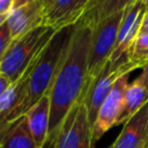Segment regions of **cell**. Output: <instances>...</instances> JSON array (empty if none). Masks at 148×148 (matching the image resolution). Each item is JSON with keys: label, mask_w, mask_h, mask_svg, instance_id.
I'll return each mask as SVG.
<instances>
[{"label": "cell", "mask_w": 148, "mask_h": 148, "mask_svg": "<svg viewBox=\"0 0 148 148\" xmlns=\"http://www.w3.org/2000/svg\"><path fill=\"white\" fill-rule=\"evenodd\" d=\"M90 34L91 30L83 20L74 25L66 54L49 92L50 126L46 143L53 142L67 113L86 95Z\"/></svg>", "instance_id": "6da1fadb"}, {"label": "cell", "mask_w": 148, "mask_h": 148, "mask_svg": "<svg viewBox=\"0 0 148 148\" xmlns=\"http://www.w3.org/2000/svg\"><path fill=\"white\" fill-rule=\"evenodd\" d=\"M73 30L74 27H68L64 30L57 31L45 45L30 72L24 101L10 113L6 123L24 116L25 112L42 97L49 95L56 74L66 54Z\"/></svg>", "instance_id": "7a4b0ae2"}, {"label": "cell", "mask_w": 148, "mask_h": 148, "mask_svg": "<svg viewBox=\"0 0 148 148\" xmlns=\"http://www.w3.org/2000/svg\"><path fill=\"white\" fill-rule=\"evenodd\" d=\"M54 34V30L42 25L13 39L0 62V75L15 82L39 56Z\"/></svg>", "instance_id": "3957f363"}, {"label": "cell", "mask_w": 148, "mask_h": 148, "mask_svg": "<svg viewBox=\"0 0 148 148\" xmlns=\"http://www.w3.org/2000/svg\"><path fill=\"white\" fill-rule=\"evenodd\" d=\"M124 12V10H123ZM123 12L97 23L90 30V46L88 59V86L98 76L105 64L110 60L116 47L119 24Z\"/></svg>", "instance_id": "277c9868"}, {"label": "cell", "mask_w": 148, "mask_h": 148, "mask_svg": "<svg viewBox=\"0 0 148 148\" xmlns=\"http://www.w3.org/2000/svg\"><path fill=\"white\" fill-rule=\"evenodd\" d=\"M52 148H95L84 96L62 120L52 142Z\"/></svg>", "instance_id": "5b68a950"}, {"label": "cell", "mask_w": 148, "mask_h": 148, "mask_svg": "<svg viewBox=\"0 0 148 148\" xmlns=\"http://www.w3.org/2000/svg\"><path fill=\"white\" fill-rule=\"evenodd\" d=\"M145 14L142 1L133 0L127 3L123 12V17L119 24L116 47L111 54L110 62L112 67H120L128 64L127 52L139 34L140 24Z\"/></svg>", "instance_id": "8992f818"}, {"label": "cell", "mask_w": 148, "mask_h": 148, "mask_svg": "<svg viewBox=\"0 0 148 148\" xmlns=\"http://www.w3.org/2000/svg\"><path fill=\"white\" fill-rule=\"evenodd\" d=\"M134 68L131 66V64H126L120 67H112L110 60L105 64L98 76L89 84L86 95H84V104L88 112V118L91 127L95 124L97 113L104 103L105 98L110 94L114 82L123 75L130 74L133 72Z\"/></svg>", "instance_id": "52a82bcc"}, {"label": "cell", "mask_w": 148, "mask_h": 148, "mask_svg": "<svg viewBox=\"0 0 148 148\" xmlns=\"http://www.w3.org/2000/svg\"><path fill=\"white\" fill-rule=\"evenodd\" d=\"M43 25L60 31L74 27L83 16L89 0H42Z\"/></svg>", "instance_id": "ba28073f"}, {"label": "cell", "mask_w": 148, "mask_h": 148, "mask_svg": "<svg viewBox=\"0 0 148 148\" xmlns=\"http://www.w3.org/2000/svg\"><path fill=\"white\" fill-rule=\"evenodd\" d=\"M128 76L130 74H125L114 82L110 94L102 104L92 126L94 141L99 140L102 135L106 133L111 127L117 126V121L124 105L125 90L128 86Z\"/></svg>", "instance_id": "9c48e42d"}, {"label": "cell", "mask_w": 148, "mask_h": 148, "mask_svg": "<svg viewBox=\"0 0 148 148\" xmlns=\"http://www.w3.org/2000/svg\"><path fill=\"white\" fill-rule=\"evenodd\" d=\"M10 36L16 39L43 25L42 0H14V6L6 21Z\"/></svg>", "instance_id": "30bf717a"}, {"label": "cell", "mask_w": 148, "mask_h": 148, "mask_svg": "<svg viewBox=\"0 0 148 148\" xmlns=\"http://www.w3.org/2000/svg\"><path fill=\"white\" fill-rule=\"evenodd\" d=\"M148 146V102L128 120L109 148H147Z\"/></svg>", "instance_id": "8fae6325"}, {"label": "cell", "mask_w": 148, "mask_h": 148, "mask_svg": "<svg viewBox=\"0 0 148 148\" xmlns=\"http://www.w3.org/2000/svg\"><path fill=\"white\" fill-rule=\"evenodd\" d=\"M29 131L38 148H43L47 142L50 126V98L49 95L42 97L24 114Z\"/></svg>", "instance_id": "7c38bea8"}, {"label": "cell", "mask_w": 148, "mask_h": 148, "mask_svg": "<svg viewBox=\"0 0 148 148\" xmlns=\"http://www.w3.org/2000/svg\"><path fill=\"white\" fill-rule=\"evenodd\" d=\"M0 148H38L24 116L0 127Z\"/></svg>", "instance_id": "4fadbf2b"}, {"label": "cell", "mask_w": 148, "mask_h": 148, "mask_svg": "<svg viewBox=\"0 0 148 148\" xmlns=\"http://www.w3.org/2000/svg\"><path fill=\"white\" fill-rule=\"evenodd\" d=\"M37 58L30 64L27 71L15 82H12L6 91L0 96V127L6 123L10 113L24 101L28 89V79Z\"/></svg>", "instance_id": "5bb4252c"}, {"label": "cell", "mask_w": 148, "mask_h": 148, "mask_svg": "<svg viewBox=\"0 0 148 148\" xmlns=\"http://www.w3.org/2000/svg\"><path fill=\"white\" fill-rule=\"evenodd\" d=\"M128 2L130 0H89L81 20L91 29L97 23L123 12Z\"/></svg>", "instance_id": "9a60e30c"}, {"label": "cell", "mask_w": 148, "mask_h": 148, "mask_svg": "<svg viewBox=\"0 0 148 148\" xmlns=\"http://www.w3.org/2000/svg\"><path fill=\"white\" fill-rule=\"evenodd\" d=\"M148 102V90L143 88L136 80L132 83H128L125 95H124V105L117 125L125 124L146 103Z\"/></svg>", "instance_id": "2e32d148"}, {"label": "cell", "mask_w": 148, "mask_h": 148, "mask_svg": "<svg viewBox=\"0 0 148 148\" xmlns=\"http://www.w3.org/2000/svg\"><path fill=\"white\" fill-rule=\"evenodd\" d=\"M127 60L134 69L148 64V35L138 34L127 52Z\"/></svg>", "instance_id": "e0dca14e"}, {"label": "cell", "mask_w": 148, "mask_h": 148, "mask_svg": "<svg viewBox=\"0 0 148 148\" xmlns=\"http://www.w3.org/2000/svg\"><path fill=\"white\" fill-rule=\"evenodd\" d=\"M12 42H13V38L10 36L8 25H7V23H3L0 27V62L3 59L5 53L7 52Z\"/></svg>", "instance_id": "ac0fdd59"}, {"label": "cell", "mask_w": 148, "mask_h": 148, "mask_svg": "<svg viewBox=\"0 0 148 148\" xmlns=\"http://www.w3.org/2000/svg\"><path fill=\"white\" fill-rule=\"evenodd\" d=\"M14 0H0V15L8 16L10 10L13 9Z\"/></svg>", "instance_id": "d6986e66"}, {"label": "cell", "mask_w": 148, "mask_h": 148, "mask_svg": "<svg viewBox=\"0 0 148 148\" xmlns=\"http://www.w3.org/2000/svg\"><path fill=\"white\" fill-rule=\"evenodd\" d=\"M143 88H146L148 90V64L142 68V73L135 79Z\"/></svg>", "instance_id": "ffe728a7"}, {"label": "cell", "mask_w": 148, "mask_h": 148, "mask_svg": "<svg viewBox=\"0 0 148 148\" xmlns=\"http://www.w3.org/2000/svg\"><path fill=\"white\" fill-rule=\"evenodd\" d=\"M139 34H146L148 35V13L145 12L141 24H140V29H139Z\"/></svg>", "instance_id": "44dd1931"}, {"label": "cell", "mask_w": 148, "mask_h": 148, "mask_svg": "<svg viewBox=\"0 0 148 148\" xmlns=\"http://www.w3.org/2000/svg\"><path fill=\"white\" fill-rule=\"evenodd\" d=\"M142 6H143L145 12L148 13V0H143V1H142Z\"/></svg>", "instance_id": "7402d4cb"}, {"label": "cell", "mask_w": 148, "mask_h": 148, "mask_svg": "<svg viewBox=\"0 0 148 148\" xmlns=\"http://www.w3.org/2000/svg\"><path fill=\"white\" fill-rule=\"evenodd\" d=\"M6 21H7V16H1V15H0V27H1L3 23H6Z\"/></svg>", "instance_id": "603a6c76"}, {"label": "cell", "mask_w": 148, "mask_h": 148, "mask_svg": "<svg viewBox=\"0 0 148 148\" xmlns=\"http://www.w3.org/2000/svg\"><path fill=\"white\" fill-rule=\"evenodd\" d=\"M147 148H148V146H147Z\"/></svg>", "instance_id": "cb8c5ba5"}]
</instances>
